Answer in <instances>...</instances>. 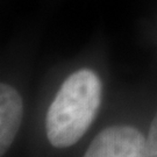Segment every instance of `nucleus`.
Listing matches in <instances>:
<instances>
[{
    "label": "nucleus",
    "instance_id": "1",
    "mask_svg": "<svg viewBox=\"0 0 157 157\" xmlns=\"http://www.w3.org/2000/svg\"><path fill=\"white\" fill-rule=\"evenodd\" d=\"M101 83L92 70L69 76L47 113V136L56 148L72 146L86 133L99 109Z\"/></svg>",
    "mask_w": 157,
    "mask_h": 157
},
{
    "label": "nucleus",
    "instance_id": "2",
    "mask_svg": "<svg viewBox=\"0 0 157 157\" xmlns=\"http://www.w3.org/2000/svg\"><path fill=\"white\" fill-rule=\"evenodd\" d=\"M146 139L130 126H112L91 142L84 157H144Z\"/></svg>",
    "mask_w": 157,
    "mask_h": 157
},
{
    "label": "nucleus",
    "instance_id": "3",
    "mask_svg": "<svg viewBox=\"0 0 157 157\" xmlns=\"http://www.w3.org/2000/svg\"><path fill=\"white\" fill-rule=\"evenodd\" d=\"M22 99L11 85H0V154L4 155L17 136L22 120Z\"/></svg>",
    "mask_w": 157,
    "mask_h": 157
},
{
    "label": "nucleus",
    "instance_id": "4",
    "mask_svg": "<svg viewBox=\"0 0 157 157\" xmlns=\"http://www.w3.org/2000/svg\"><path fill=\"white\" fill-rule=\"evenodd\" d=\"M144 157H157V113L144 143Z\"/></svg>",
    "mask_w": 157,
    "mask_h": 157
}]
</instances>
